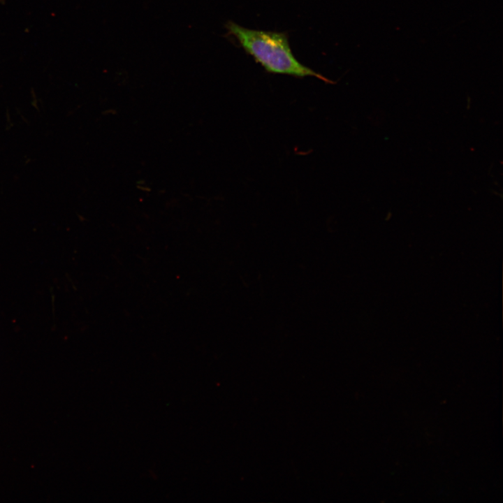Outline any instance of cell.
<instances>
[{
	"mask_svg": "<svg viewBox=\"0 0 503 503\" xmlns=\"http://www.w3.org/2000/svg\"><path fill=\"white\" fill-rule=\"evenodd\" d=\"M226 28L268 73L297 78L312 76L327 84L334 83L296 59L286 33L250 29L232 21L226 23Z\"/></svg>",
	"mask_w": 503,
	"mask_h": 503,
	"instance_id": "cell-1",
	"label": "cell"
}]
</instances>
